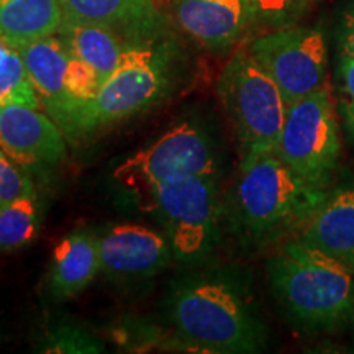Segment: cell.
Here are the masks:
<instances>
[{"mask_svg":"<svg viewBox=\"0 0 354 354\" xmlns=\"http://www.w3.org/2000/svg\"><path fill=\"white\" fill-rule=\"evenodd\" d=\"M100 272L97 230H74L57 241L48 271V294L56 302L76 299Z\"/></svg>","mask_w":354,"mask_h":354,"instance_id":"obj_14","label":"cell"},{"mask_svg":"<svg viewBox=\"0 0 354 354\" xmlns=\"http://www.w3.org/2000/svg\"><path fill=\"white\" fill-rule=\"evenodd\" d=\"M37 190L33 176L0 149V207Z\"/></svg>","mask_w":354,"mask_h":354,"instance_id":"obj_23","label":"cell"},{"mask_svg":"<svg viewBox=\"0 0 354 354\" xmlns=\"http://www.w3.org/2000/svg\"><path fill=\"white\" fill-rule=\"evenodd\" d=\"M338 77V110L348 140L354 145V57L339 55L336 66Z\"/></svg>","mask_w":354,"mask_h":354,"instance_id":"obj_24","label":"cell"},{"mask_svg":"<svg viewBox=\"0 0 354 354\" xmlns=\"http://www.w3.org/2000/svg\"><path fill=\"white\" fill-rule=\"evenodd\" d=\"M299 238L343 263L354 256V172L333 189L299 232Z\"/></svg>","mask_w":354,"mask_h":354,"instance_id":"obj_16","label":"cell"},{"mask_svg":"<svg viewBox=\"0 0 354 354\" xmlns=\"http://www.w3.org/2000/svg\"><path fill=\"white\" fill-rule=\"evenodd\" d=\"M63 20L61 0H0V39L15 48L57 33Z\"/></svg>","mask_w":354,"mask_h":354,"instance_id":"obj_17","label":"cell"},{"mask_svg":"<svg viewBox=\"0 0 354 354\" xmlns=\"http://www.w3.org/2000/svg\"><path fill=\"white\" fill-rule=\"evenodd\" d=\"M274 299L299 330L331 331L348 322L354 299V274L302 238H294L268 261Z\"/></svg>","mask_w":354,"mask_h":354,"instance_id":"obj_3","label":"cell"},{"mask_svg":"<svg viewBox=\"0 0 354 354\" xmlns=\"http://www.w3.org/2000/svg\"><path fill=\"white\" fill-rule=\"evenodd\" d=\"M274 79L287 104L328 86V51L317 26L290 25L269 30L246 48Z\"/></svg>","mask_w":354,"mask_h":354,"instance_id":"obj_9","label":"cell"},{"mask_svg":"<svg viewBox=\"0 0 354 354\" xmlns=\"http://www.w3.org/2000/svg\"><path fill=\"white\" fill-rule=\"evenodd\" d=\"M295 174L328 189L342 156L338 118L331 86L290 102L274 148Z\"/></svg>","mask_w":354,"mask_h":354,"instance_id":"obj_8","label":"cell"},{"mask_svg":"<svg viewBox=\"0 0 354 354\" xmlns=\"http://www.w3.org/2000/svg\"><path fill=\"white\" fill-rule=\"evenodd\" d=\"M56 35L63 39L71 55L86 61L95 69L102 82L107 81L118 66L127 44L120 35L105 26L71 20L66 17Z\"/></svg>","mask_w":354,"mask_h":354,"instance_id":"obj_18","label":"cell"},{"mask_svg":"<svg viewBox=\"0 0 354 354\" xmlns=\"http://www.w3.org/2000/svg\"><path fill=\"white\" fill-rule=\"evenodd\" d=\"M295 174L274 151L241 153V161L223 198V218L241 245L263 248L300 232L326 198Z\"/></svg>","mask_w":354,"mask_h":354,"instance_id":"obj_2","label":"cell"},{"mask_svg":"<svg viewBox=\"0 0 354 354\" xmlns=\"http://www.w3.org/2000/svg\"><path fill=\"white\" fill-rule=\"evenodd\" d=\"M344 264H346V266H348V269H349V271H351V272L354 274V256H351V258H349V259H346V261H344Z\"/></svg>","mask_w":354,"mask_h":354,"instance_id":"obj_27","label":"cell"},{"mask_svg":"<svg viewBox=\"0 0 354 354\" xmlns=\"http://www.w3.org/2000/svg\"><path fill=\"white\" fill-rule=\"evenodd\" d=\"M185 53L172 30L125 44L82 123V138L143 113L172 95L185 73Z\"/></svg>","mask_w":354,"mask_h":354,"instance_id":"obj_4","label":"cell"},{"mask_svg":"<svg viewBox=\"0 0 354 354\" xmlns=\"http://www.w3.org/2000/svg\"><path fill=\"white\" fill-rule=\"evenodd\" d=\"M100 272L113 282H141L174 261L166 234L140 223H110L97 230Z\"/></svg>","mask_w":354,"mask_h":354,"instance_id":"obj_10","label":"cell"},{"mask_svg":"<svg viewBox=\"0 0 354 354\" xmlns=\"http://www.w3.org/2000/svg\"><path fill=\"white\" fill-rule=\"evenodd\" d=\"M339 55L354 57V0L342 12L338 24Z\"/></svg>","mask_w":354,"mask_h":354,"instance_id":"obj_25","label":"cell"},{"mask_svg":"<svg viewBox=\"0 0 354 354\" xmlns=\"http://www.w3.org/2000/svg\"><path fill=\"white\" fill-rule=\"evenodd\" d=\"M221 151L216 136L201 115L189 113L161 136L115 166L112 183L123 201L140 203L165 180L183 176H218Z\"/></svg>","mask_w":354,"mask_h":354,"instance_id":"obj_5","label":"cell"},{"mask_svg":"<svg viewBox=\"0 0 354 354\" xmlns=\"http://www.w3.org/2000/svg\"><path fill=\"white\" fill-rule=\"evenodd\" d=\"M348 325L351 326V330L354 331V299H353V304H351V308H349V315H348Z\"/></svg>","mask_w":354,"mask_h":354,"instance_id":"obj_26","label":"cell"},{"mask_svg":"<svg viewBox=\"0 0 354 354\" xmlns=\"http://www.w3.org/2000/svg\"><path fill=\"white\" fill-rule=\"evenodd\" d=\"M41 353H102L104 344L74 322H57L48 326L38 344Z\"/></svg>","mask_w":354,"mask_h":354,"instance_id":"obj_21","label":"cell"},{"mask_svg":"<svg viewBox=\"0 0 354 354\" xmlns=\"http://www.w3.org/2000/svg\"><path fill=\"white\" fill-rule=\"evenodd\" d=\"M216 94L236 133L241 153L274 151L289 104L250 51H236L230 57L220 73Z\"/></svg>","mask_w":354,"mask_h":354,"instance_id":"obj_7","label":"cell"},{"mask_svg":"<svg viewBox=\"0 0 354 354\" xmlns=\"http://www.w3.org/2000/svg\"><path fill=\"white\" fill-rule=\"evenodd\" d=\"M169 240L174 259L196 268L215 253L221 236L223 198L218 176H183L165 180L140 203Z\"/></svg>","mask_w":354,"mask_h":354,"instance_id":"obj_6","label":"cell"},{"mask_svg":"<svg viewBox=\"0 0 354 354\" xmlns=\"http://www.w3.org/2000/svg\"><path fill=\"white\" fill-rule=\"evenodd\" d=\"M19 48L41 109L64 133L68 125V100L64 91V74L71 53L57 35L21 44Z\"/></svg>","mask_w":354,"mask_h":354,"instance_id":"obj_15","label":"cell"},{"mask_svg":"<svg viewBox=\"0 0 354 354\" xmlns=\"http://www.w3.org/2000/svg\"><path fill=\"white\" fill-rule=\"evenodd\" d=\"M254 8L256 28L276 30L297 25L313 0H251Z\"/></svg>","mask_w":354,"mask_h":354,"instance_id":"obj_22","label":"cell"},{"mask_svg":"<svg viewBox=\"0 0 354 354\" xmlns=\"http://www.w3.org/2000/svg\"><path fill=\"white\" fill-rule=\"evenodd\" d=\"M0 149L33 176L64 161L66 136L41 109L6 105L0 109Z\"/></svg>","mask_w":354,"mask_h":354,"instance_id":"obj_11","label":"cell"},{"mask_svg":"<svg viewBox=\"0 0 354 354\" xmlns=\"http://www.w3.org/2000/svg\"><path fill=\"white\" fill-rule=\"evenodd\" d=\"M196 268L171 281L166 292L172 346L218 354L263 351L268 328L246 274L232 266Z\"/></svg>","mask_w":354,"mask_h":354,"instance_id":"obj_1","label":"cell"},{"mask_svg":"<svg viewBox=\"0 0 354 354\" xmlns=\"http://www.w3.org/2000/svg\"><path fill=\"white\" fill-rule=\"evenodd\" d=\"M61 6L66 19L105 26L125 43L171 28L156 0H61Z\"/></svg>","mask_w":354,"mask_h":354,"instance_id":"obj_13","label":"cell"},{"mask_svg":"<svg viewBox=\"0 0 354 354\" xmlns=\"http://www.w3.org/2000/svg\"><path fill=\"white\" fill-rule=\"evenodd\" d=\"M44 203L37 190L0 207V251H17L38 236L44 218Z\"/></svg>","mask_w":354,"mask_h":354,"instance_id":"obj_19","label":"cell"},{"mask_svg":"<svg viewBox=\"0 0 354 354\" xmlns=\"http://www.w3.org/2000/svg\"><path fill=\"white\" fill-rule=\"evenodd\" d=\"M13 104L41 109L19 48L0 39V109Z\"/></svg>","mask_w":354,"mask_h":354,"instance_id":"obj_20","label":"cell"},{"mask_svg":"<svg viewBox=\"0 0 354 354\" xmlns=\"http://www.w3.org/2000/svg\"><path fill=\"white\" fill-rule=\"evenodd\" d=\"M176 25L207 51L223 55L256 30L251 0H171Z\"/></svg>","mask_w":354,"mask_h":354,"instance_id":"obj_12","label":"cell"}]
</instances>
